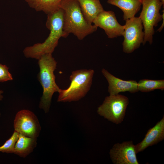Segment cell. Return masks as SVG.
Returning a JSON list of instances; mask_svg holds the SVG:
<instances>
[{
    "label": "cell",
    "instance_id": "1",
    "mask_svg": "<svg viewBox=\"0 0 164 164\" xmlns=\"http://www.w3.org/2000/svg\"><path fill=\"white\" fill-rule=\"evenodd\" d=\"M63 10L60 8L47 15L46 26L50 31L49 36L43 43L26 47L23 52L26 57L38 60L43 54L52 53L59 39L68 36L69 34L63 29Z\"/></svg>",
    "mask_w": 164,
    "mask_h": 164
},
{
    "label": "cell",
    "instance_id": "2",
    "mask_svg": "<svg viewBox=\"0 0 164 164\" xmlns=\"http://www.w3.org/2000/svg\"><path fill=\"white\" fill-rule=\"evenodd\" d=\"M59 7L63 10V29L66 33L82 40L97 30V26L85 19L77 0H62Z\"/></svg>",
    "mask_w": 164,
    "mask_h": 164
},
{
    "label": "cell",
    "instance_id": "3",
    "mask_svg": "<svg viewBox=\"0 0 164 164\" xmlns=\"http://www.w3.org/2000/svg\"><path fill=\"white\" fill-rule=\"evenodd\" d=\"M38 60L39 71L37 78L43 89L39 107L46 113L49 111L53 94L58 92L60 89L56 83L54 73L57 63L51 53L42 55Z\"/></svg>",
    "mask_w": 164,
    "mask_h": 164
},
{
    "label": "cell",
    "instance_id": "4",
    "mask_svg": "<svg viewBox=\"0 0 164 164\" xmlns=\"http://www.w3.org/2000/svg\"><path fill=\"white\" fill-rule=\"evenodd\" d=\"M94 73V71L92 69L72 72L70 77V86L67 89H60L57 101H76L84 97L90 89Z\"/></svg>",
    "mask_w": 164,
    "mask_h": 164
},
{
    "label": "cell",
    "instance_id": "5",
    "mask_svg": "<svg viewBox=\"0 0 164 164\" xmlns=\"http://www.w3.org/2000/svg\"><path fill=\"white\" fill-rule=\"evenodd\" d=\"M142 9L139 16L144 29V37L142 43L151 44L155 31L154 27L162 19L159 11L163 5L161 0H142Z\"/></svg>",
    "mask_w": 164,
    "mask_h": 164
},
{
    "label": "cell",
    "instance_id": "6",
    "mask_svg": "<svg viewBox=\"0 0 164 164\" xmlns=\"http://www.w3.org/2000/svg\"><path fill=\"white\" fill-rule=\"evenodd\" d=\"M129 103L128 98L125 96L119 94L110 95L105 97L97 112L108 121L119 124L123 121Z\"/></svg>",
    "mask_w": 164,
    "mask_h": 164
},
{
    "label": "cell",
    "instance_id": "7",
    "mask_svg": "<svg viewBox=\"0 0 164 164\" xmlns=\"http://www.w3.org/2000/svg\"><path fill=\"white\" fill-rule=\"evenodd\" d=\"M125 21L123 36L124 37L123 50L126 53H130L138 48L143 43L144 32L139 17L134 16Z\"/></svg>",
    "mask_w": 164,
    "mask_h": 164
},
{
    "label": "cell",
    "instance_id": "8",
    "mask_svg": "<svg viewBox=\"0 0 164 164\" xmlns=\"http://www.w3.org/2000/svg\"><path fill=\"white\" fill-rule=\"evenodd\" d=\"M15 131L30 137H38L41 126L38 119L32 111L22 109L16 114L13 123Z\"/></svg>",
    "mask_w": 164,
    "mask_h": 164
},
{
    "label": "cell",
    "instance_id": "9",
    "mask_svg": "<svg viewBox=\"0 0 164 164\" xmlns=\"http://www.w3.org/2000/svg\"><path fill=\"white\" fill-rule=\"evenodd\" d=\"M137 154L135 145L132 141L114 144L109 152L114 164H139Z\"/></svg>",
    "mask_w": 164,
    "mask_h": 164
},
{
    "label": "cell",
    "instance_id": "10",
    "mask_svg": "<svg viewBox=\"0 0 164 164\" xmlns=\"http://www.w3.org/2000/svg\"><path fill=\"white\" fill-rule=\"evenodd\" d=\"M93 23L97 27L103 29L109 38L123 36L124 25L118 23L114 13L112 11L104 10L98 15Z\"/></svg>",
    "mask_w": 164,
    "mask_h": 164
},
{
    "label": "cell",
    "instance_id": "11",
    "mask_svg": "<svg viewBox=\"0 0 164 164\" xmlns=\"http://www.w3.org/2000/svg\"><path fill=\"white\" fill-rule=\"evenodd\" d=\"M101 72L108 81V92L110 95H116L126 91L135 93L138 91L136 81L122 80L113 76L104 68L102 69Z\"/></svg>",
    "mask_w": 164,
    "mask_h": 164
},
{
    "label": "cell",
    "instance_id": "12",
    "mask_svg": "<svg viewBox=\"0 0 164 164\" xmlns=\"http://www.w3.org/2000/svg\"><path fill=\"white\" fill-rule=\"evenodd\" d=\"M164 139V117L156 125L148 131L145 137L135 145L137 153L144 150L148 147L155 145Z\"/></svg>",
    "mask_w": 164,
    "mask_h": 164
},
{
    "label": "cell",
    "instance_id": "13",
    "mask_svg": "<svg viewBox=\"0 0 164 164\" xmlns=\"http://www.w3.org/2000/svg\"><path fill=\"white\" fill-rule=\"evenodd\" d=\"M81 12L86 20L92 24L98 15L103 11L100 0H77Z\"/></svg>",
    "mask_w": 164,
    "mask_h": 164
},
{
    "label": "cell",
    "instance_id": "14",
    "mask_svg": "<svg viewBox=\"0 0 164 164\" xmlns=\"http://www.w3.org/2000/svg\"><path fill=\"white\" fill-rule=\"evenodd\" d=\"M107 2L122 11L123 19L125 21L135 16L142 5V0H108Z\"/></svg>",
    "mask_w": 164,
    "mask_h": 164
},
{
    "label": "cell",
    "instance_id": "15",
    "mask_svg": "<svg viewBox=\"0 0 164 164\" xmlns=\"http://www.w3.org/2000/svg\"><path fill=\"white\" fill-rule=\"evenodd\" d=\"M37 140V138L28 137L19 133L13 153L25 158L33 151L36 146Z\"/></svg>",
    "mask_w": 164,
    "mask_h": 164
},
{
    "label": "cell",
    "instance_id": "16",
    "mask_svg": "<svg viewBox=\"0 0 164 164\" xmlns=\"http://www.w3.org/2000/svg\"><path fill=\"white\" fill-rule=\"evenodd\" d=\"M62 0H26L29 6L37 11H42L47 15L60 8Z\"/></svg>",
    "mask_w": 164,
    "mask_h": 164
},
{
    "label": "cell",
    "instance_id": "17",
    "mask_svg": "<svg viewBox=\"0 0 164 164\" xmlns=\"http://www.w3.org/2000/svg\"><path fill=\"white\" fill-rule=\"evenodd\" d=\"M138 91L143 92H149L157 89L163 91L164 89V80L142 79L138 83Z\"/></svg>",
    "mask_w": 164,
    "mask_h": 164
},
{
    "label": "cell",
    "instance_id": "18",
    "mask_svg": "<svg viewBox=\"0 0 164 164\" xmlns=\"http://www.w3.org/2000/svg\"><path fill=\"white\" fill-rule=\"evenodd\" d=\"M19 133L15 131L11 137L0 146V152L7 153H13L14 148L19 137Z\"/></svg>",
    "mask_w": 164,
    "mask_h": 164
},
{
    "label": "cell",
    "instance_id": "19",
    "mask_svg": "<svg viewBox=\"0 0 164 164\" xmlns=\"http://www.w3.org/2000/svg\"><path fill=\"white\" fill-rule=\"evenodd\" d=\"M13 80L12 74L7 66L0 63V82H3Z\"/></svg>",
    "mask_w": 164,
    "mask_h": 164
},
{
    "label": "cell",
    "instance_id": "20",
    "mask_svg": "<svg viewBox=\"0 0 164 164\" xmlns=\"http://www.w3.org/2000/svg\"><path fill=\"white\" fill-rule=\"evenodd\" d=\"M164 14H163V22L162 23V24L161 26H160V27L157 30V31H158L159 32H161L162 31L164 26Z\"/></svg>",
    "mask_w": 164,
    "mask_h": 164
},
{
    "label": "cell",
    "instance_id": "21",
    "mask_svg": "<svg viewBox=\"0 0 164 164\" xmlns=\"http://www.w3.org/2000/svg\"><path fill=\"white\" fill-rule=\"evenodd\" d=\"M3 93V91L2 90H0V101L2 100L3 98V96L2 95V94Z\"/></svg>",
    "mask_w": 164,
    "mask_h": 164
},
{
    "label": "cell",
    "instance_id": "22",
    "mask_svg": "<svg viewBox=\"0 0 164 164\" xmlns=\"http://www.w3.org/2000/svg\"><path fill=\"white\" fill-rule=\"evenodd\" d=\"M162 1V4H163V6H164V0H161Z\"/></svg>",
    "mask_w": 164,
    "mask_h": 164
},
{
    "label": "cell",
    "instance_id": "23",
    "mask_svg": "<svg viewBox=\"0 0 164 164\" xmlns=\"http://www.w3.org/2000/svg\"><path fill=\"white\" fill-rule=\"evenodd\" d=\"M1 113H0V116H1Z\"/></svg>",
    "mask_w": 164,
    "mask_h": 164
}]
</instances>
